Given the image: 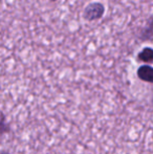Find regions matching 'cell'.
Listing matches in <instances>:
<instances>
[{
    "instance_id": "1",
    "label": "cell",
    "mask_w": 153,
    "mask_h": 154,
    "mask_svg": "<svg viewBox=\"0 0 153 154\" xmlns=\"http://www.w3.org/2000/svg\"><path fill=\"white\" fill-rule=\"evenodd\" d=\"M104 14V6L103 4L96 2V3H91L86 8L85 12H84V17L87 19L88 21L96 20V19H100Z\"/></svg>"
},
{
    "instance_id": "2",
    "label": "cell",
    "mask_w": 153,
    "mask_h": 154,
    "mask_svg": "<svg viewBox=\"0 0 153 154\" xmlns=\"http://www.w3.org/2000/svg\"><path fill=\"white\" fill-rule=\"evenodd\" d=\"M137 75H139V79H142L143 81L149 82L151 83L153 81V70L151 66H148V65H144L141 66L137 70Z\"/></svg>"
},
{
    "instance_id": "3",
    "label": "cell",
    "mask_w": 153,
    "mask_h": 154,
    "mask_svg": "<svg viewBox=\"0 0 153 154\" xmlns=\"http://www.w3.org/2000/svg\"><path fill=\"white\" fill-rule=\"evenodd\" d=\"M139 59L143 62H147V63H151L153 59V53H152V48L147 47V48L143 49V51L139 53Z\"/></svg>"
}]
</instances>
